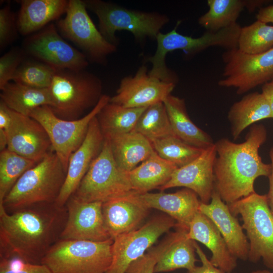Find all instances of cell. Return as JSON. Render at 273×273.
I'll use <instances>...</instances> for the list:
<instances>
[{
	"mask_svg": "<svg viewBox=\"0 0 273 273\" xmlns=\"http://www.w3.org/2000/svg\"><path fill=\"white\" fill-rule=\"evenodd\" d=\"M199 211L215 224L231 254L237 259L248 260L249 242L242 225L214 189L208 204L201 202Z\"/></svg>",
	"mask_w": 273,
	"mask_h": 273,
	"instance_id": "20",
	"label": "cell"
},
{
	"mask_svg": "<svg viewBox=\"0 0 273 273\" xmlns=\"http://www.w3.org/2000/svg\"><path fill=\"white\" fill-rule=\"evenodd\" d=\"M175 220L167 214L155 216L142 226L113 239L112 262L106 273H125L129 265L145 254L163 234L175 228Z\"/></svg>",
	"mask_w": 273,
	"mask_h": 273,
	"instance_id": "13",
	"label": "cell"
},
{
	"mask_svg": "<svg viewBox=\"0 0 273 273\" xmlns=\"http://www.w3.org/2000/svg\"><path fill=\"white\" fill-rule=\"evenodd\" d=\"M67 211L55 203L30 205L7 212L0 205V257L18 256L41 264L50 248L60 239Z\"/></svg>",
	"mask_w": 273,
	"mask_h": 273,
	"instance_id": "1",
	"label": "cell"
},
{
	"mask_svg": "<svg viewBox=\"0 0 273 273\" xmlns=\"http://www.w3.org/2000/svg\"><path fill=\"white\" fill-rule=\"evenodd\" d=\"M163 102L176 136L190 145L204 150L214 144L211 136L190 118L185 99L171 94Z\"/></svg>",
	"mask_w": 273,
	"mask_h": 273,
	"instance_id": "25",
	"label": "cell"
},
{
	"mask_svg": "<svg viewBox=\"0 0 273 273\" xmlns=\"http://www.w3.org/2000/svg\"><path fill=\"white\" fill-rule=\"evenodd\" d=\"M149 208L160 210L174 219L176 225L189 230L190 222L199 211L201 201L192 190L185 188L174 193L140 194Z\"/></svg>",
	"mask_w": 273,
	"mask_h": 273,
	"instance_id": "22",
	"label": "cell"
},
{
	"mask_svg": "<svg viewBox=\"0 0 273 273\" xmlns=\"http://www.w3.org/2000/svg\"><path fill=\"white\" fill-rule=\"evenodd\" d=\"M231 212L239 215L249 242L248 259L252 263L261 259L273 270V214L267 197L254 192L228 204Z\"/></svg>",
	"mask_w": 273,
	"mask_h": 273,
	"instance_id": "8",
	"label": "cell"
},
{
	"mask_svg": "<svg viewBox=\"0 0 273 273\" xmlns=\"http://www.w3.org/2000/svg\"><path fill=\"white\" fill-rule=\"evenodd\" d=\"M8 140L6 132L0 129V151H2L7 148Z\"/></svg>",
	"mask_w": 273,
	"mask_h": 273,
	"instance_id": "48",
	"label": "cell"
},
{
	"mask_svg": "<svg viewBox=\"0 0 273 273\" xmlns=\"http://www.w3.org/2000/svg\"><path fill=\"white\" fill-rule=\"evenodd\" d=\"M150 209L133 191L103 203L104 220L111 239L138 229Z\"/></svg>",
	"mask_w": 273,
	"mask_h": 273,
	"instance_id": "21",
	"label": "cell"
},
{
	"mask_svg": "<svg viewBox=\"0 0 273 273\" xmlns=\"http://www.w3.org/2000/svg\"><path fill=\"white\" fill-rule=\"evenodd\" d=\"M105 138L109 141L117 166L125 172L133 169L155 152L150 141L134 130Z\"/></svg>",
	"mask_w": 273,
	"mask_h": 273,
	"instance_id": "26",
	"label": "cell"
},
{
	"mask_svg": "<svg viewBox=\"0 0 273 273\" xmlns=\"http://www.w3.org/2000/svg\"><path fill=\"white\" fill-rule=\"evenodd\" d=\"M208 11L198 19L207 31H216L237 23L246 8V0H208Z\"/></svg>",
	"mask_w": 273,
	"mask_h": 273,
	"instance_id": "32",
	"label": "cell"
},
{
	"mask_svg": "<svg viewBox=\"0 0 273 273\" xmlns=\"http://www.w3.org/2000/svg\"><path fill=\"white\" fill-rule=\"evenodd\" d=\"M273 47V25L259 20L242 27L238 40L237 48L242 52L256 55Z\"/></svg>",
	"mask_w": 273,
	"mask_h": 273,
	"instance_id": "36",
	"label": "cell"
},
{
	"mask_svg": "<svg viewBox=\"0 0 273 273\" xmlns=\"http://www.w3.org/2000/svg\"><path fill=\"white\" fill-rule=\"evenodd\" d=\"M63 19L57 25L62 35L81 49L87 60L104 64L117 46L107 41L96 27L87 12L83 1L69 0Z\"/></svg>",
	"mask_w": 273,
	"mask_h": 273,
	"instance_id": "11",
	"label": "cell"
},
{
	"mask_svg": "<svg viewBox=\"0 0 273 273\" xmlns=\"http://www.w3.org/2000/svg\"><path fill=\"white\" fill-rule=\"evenodd\" d=\"M0 273H52L42 264L27 262L16 256H11L0 259Z\"/></svg>",
	"mask_w": 273,
	"mask_h": 273,
	"instance_id": "39",
	"label": "cell"
},
{
	"mask_svg": "<svg viewBox=\"0 0 273 273\" xmlns=\"http://www.w3.org/2000/svg\"><path fill=\"white\" fill-rule=\"evenodd\" d=\"M17 19L10 5H6L0 10V47L7 46L15 38L17 31Z\"/></svg>",
	"mask_w": 273,
	"mask_h": 273,
	"instance_id": "41",
	"label": "cell"
},
{
	"mask_svg": "<svg viewBox=\"0 0 273 273\" xmlns=\"http://www.w3.org/2000/svg\"><path fill=\"white\" fill-rule=\"evenodd\" d=\"M56 69L40 61L22 62L12 80L36 88H49Z\"/></svg>",
	"mask_w": 273,
	"mask_h": 273,
	"instance_id": "37",
	"label": "cell"
},
{
	"mask_svg": "<svg viewBox=\"0 0 273 273\" xmlns=\"http://www.w3.org/2000/svg\"><path fill=\"white\" fill-rule=\"evenodd\" d=\"M267 135L263 125L254 124L242 143H235L226 138L214 143V189L227 204L255 192V180L270 175V163L263 162L259 154Z\"/></svg>",
	"mask_w": 273,
	"mask_h": 273,
	"instance_id": "2",
	"label": "cell"
},
{
	"mask_svg": "<svg viewBox=\"0 0 273 273\" xmlns=\"http://www.w3.org/2000/svg\"><path fill=\"white\" fill-rule=\"evenodd\" d=\"M133 130L150 142L174 134L163 102L148 107L140 117Z\"/></svg>",
	"mask_w": 273,
	"mask_h": 273,
	"instance_id": "33",
	"label": "cell"
},
{
	"mask_svg": "<svg viewBox=\"0 0 273 273\" xmlns=\"http://www.w3.org/2000/svg\"><path fill=\"white\" fill-rule=\"evenodd\" d=\"M175 231L168 235L166 249L156 264L154 273L168 272L185 268L190 270L195 266V241L188 237V230L175 225Z\"/></svg>",
	"mask_w": 273,
	"mask_h": 273,
	"instance_id": "27",
	"label": "cell"
},
{
	"mask_svg": "<svg viewBox=\"0 0 273 273\" xmlns=\"http://www.w3.org/2000/svg\"><path fill=\"white\" fill-rule=\"evenodd\" d=\"M113 239L102 242L60 239L41 264L52 273H106L112 262Z\"/></svg>",
	"mask_w": 273,
	"mask_h": 273,
	"instance_id": "7",
	"label": "cell"
},
{
	"mask_svg": "<svg viewBox=\"0 0 273 273\" xmlns=\"http://www.w3.org/2000/svg\"><path fill=\"white\" fill-rule=\"evenodd\" d=\"M1 90V101L11 110L24 115L30 116L36 109L52 105L49 88H36L13 81Z\"/></svg>",
	"mask_w": 273,
	"mask_h": 273,
	"instance_id": "30",
	"label": "cell"
},
{
	"mask_svg": "<svg viewBox=\"0 0 273 273\" xmlns=\"http://www.w3.org/2000/svg\"><path fill=\"white\" fill-rule=\"evenodd\" d=\"M180 23L170 31L160 32L156 39L157 48L155 53L148 58L152 64L149 70L150 76L162 81L176 84L178 78L176 74L166 64L167 54L181 50L188 55H193L211 47H219L228 50L237 48L238 40L241 27L236 23L216 31H207L199 37H192L179 33L176 29Z\"/></svg>",
	"mask_w": 273,
	"mask_h": 273,
	"instance_id": "5",
	"label": "cell"
},
{
	"mask_svg": "<svg viewBox=\"0 0 273 273\" xmlns=\"http://www.w3.org/2000/svg\"><path fill=\"white\" fill-rule=\"evenodd\" d=\"M102 83L96 75L84 70H56L49 87L50 108L59 118L78 119L93 109L102 96Z\"/></svg>",
	"mask_w": 273,
	"mask_h": 273,
	"instance_id": "6",
	"label": "cell"
},
{
	"mask_svg": "<svg viewBox=\"0 0 273 273\" xmlns=\"http://www.w3.org/2000/svg\"><path fill=\"white\" fill-rule=\"evenodd\" d=\"M132 191L127 172L117 166L109 141L105 138L100 153L72 196L83 202L104 203Z\"/></svg>",
	"mask_w": 273,
	"mask_h": 273,
	"instance_id": "9",
	"label": "cell"
},
{
	"mask_svg": "<svg viewBox=\"0 0 273 273\" xmlns=\"http://www.w3.org/2000/svg\"><path fill=\"white\" fill-rule=\"evenodd\" d=\"M156 153L162 158L184 166L198 157L205 150L184 142L175 134L150 142Z\"/></svg>",
	"mask_w": 273,
	"mask_h": 273,
	"instance_id": "34",
	"label": "cell"
},
{
	"mask_svg": "<svg viewBox=\"0 0 273 273\" xmlns=\"http://www.w3.org/2000/svg\"><path fill=\"white\" fill-rule=\"evenodd\" d=\"M273 79V78H272Z\"/></svg>",
	"mask_w": 273,
	"mask_h": 273,
	"instance_id": "50",
	"label": "cell"
},
{
	"mask_svg": "<svg viewBox=\"0 0 273 273\" xmlns=\"http://www.w3.org/2000/svg\"><path fill=\"white\" fill-rule=\"evenodd\" d=\"M17 18L18 32L27 35L43 28L66 13L68 1L22 0Z\"/></svg>",
	"mask_w": 273,
	"mask_h": 273,
	"instance_id": "24",
	"label": "cell"
},
{
	"mask_svg": "<svg viewBox=\"0 0 273 273\" xmlns=\"http://www.w3.org/2000/svg\"><path fill=\"white\" fill-rule=\"evenodd\" d=\"M256 17L257 20L265 23H273V5L260 8Z\"/></svg>",
	"mask_w": 273,
	"mask_h": 273,
	"instance_id": "45",
	"label": "cell"
},
{
	"mask_svg": "<svg viewBox=\"0 0 273 273\" xmlns=\"http://www.w3.org/2000/svg\"><path fill=\"white\" fill-rule=\"evenodd\" d=\"M66 174L52 150L20 177L0 205L11 213L32 205L55 203Z\"/></svg>",
	"mask_w": 273,
	"mask_h": 273,
	"instance_id": "3",
	"label": "cell"
},
{
	"mask_svg": "<svg viewBox=\"0 0 273 273\" xmlns=\"http://www.w3.org/2000/svg\"><path fill=\"white\" fill-rule=\"evenodd\" d=\"M271 118L269 103L261 93L253 92L245 95L230 107L228 119L234 140L239 138L248 127L258 121Z\"/></svg>",
	"mask_w": 273,
	"mask_h": 273,
	"instance_id": "28",
	"label": "cell"
},
{
	"mask_svg": "<svg viewBox=\"0 0 273 273\" xmlns=\"http://www.w3.org/2000/svg\"><path fill=\"white\" fill-rule=\"evenodd\" d=\"M11 120L9 108L0 101V129L6 131Z\"/></svg>",
	"mask_w": 273,
	"mask_h": 273,
	"instance_id": "43",
	"label": "cell"
},
{
	"mask_svg": "<svg viewBox=\"0 0 273 273\" xmlns=\"http://www.w3.org/2000/svg\"><path fill=\"white\" fill-rule=\"evenodd\" d=\"M9 111L11 120L6 131L7 149L38 162L53 150L47 131L32 117L17 113L10 108Z\"/></svg>",
	"mask_w": 273,
	"mask_h": 273,
	"instance_id": "17",
	"label": "cell"
},
{
	"mask_svg": "<svg viewBox=\"0 0 273 273\" xmlns=\"http://www.w3.org/2000/svg\"><path fill=\"white\" fill-rule=\"evenodd\" d=\"M105 138L96 116L89 124L83 142L69 158L66 178L55 203L57 206L65 207L92 162L100 153Z\"/></svg>",
	"mask_w": 273,
	"mask_h": 273,
	"instance_id": "18",
	"label": "cell"
},
{
	"mask_svg": "<svg viewBox=\"0 0 273 273\" xmlns=\"http://www.w3.org/2000/svg\"><path fill=\"white\" fill-rule=\"evenodd\" d=\"M196 252L198 254L201 265L195 266L193 268L188 270L187 273H225L219 268L213 265L201 247L196 242L195 243Z\"/></svg>",
	"mask_w": 273,
	"mask_h": 273,
	"instance_id": "42",
	"label": "cell"
},
{
	"mask_svg": "<svg viewBox=\"0 0 273 273\" xmlns=\"http://www.w3.org/2000/svg\"><path fill=\"white\" fill-rule=\"evenodd\" d=\"M38 162L7 148L0 152V204L20 177Z\"/></svg>",
	"mask_w": 273,
	"mask_h": 273,
	"instance_id": "35",
	"label": "cell"
},
{
	"mask_svg": "<svg viewBox=\"0 0 273 273\" xmlns=\"http://www.w3.org/2000/svg\"><path fill=\"white\" fill-rule=\"evenodd\" d=\"M175 85L150 76L147 67L143 65L133 75L121 79L109 102L127 108L148 107L163 102Z\"/></svg>",
	"mask_w": 273,
	"mask_h": 273,
	"instance_id": "15",
	"label": "cell"
},
{
	"mask_svg": "<svg viewBox=\"0 0 273 273\" xmlns=\"http://www.w3.org/2000/svg\"><path fill=\"white\" fill-rule=\"evenodd\" d=\"M110 99L109 96L103 95L90 111L77 120L61 119L48 106L40 107L30 114V117L38 121L45 129L53 150L66 171L69 158L83 142L90 122L109 102Z\"/></svg>",
	"mask_w": 273,
	"mask_h": 273,
	"instance_id": "10",
	"label": "cell"
},
{
	"mask_svg": "<svg viewBox=\"0 0 273 273\" xmlns=\"http://www.w3.org/2000/svg\"><path fill=\"white\" fill-rule=\"evenodd\" d=\"M101 202H83L71 196L65 204L67 220L60 239L102 242L111 239L105 224Z\"/></svg>",
	"mask_w": 273,
	"mask_h": 273,
	"instance_id": "16",
	"label": "cell"
},
{
	"mask_svg": "<svg viewBox=\"0 0 273 273\" xmlns=\"http://www.w3.org/2000/svg\"><path fill=\"white\" fill-rule=\"evenodd\" d=\"M224 64L223 78L219 86L234 87L238 95L244 94L273 78V47L263 53L250 55L238 48L222 55Z\"/></svg>",
	"mask_w": 273,
	"mask_h": 273,
	"instance_id": "12",
	"label": "cell"
},
{
	"mask_svg": "<svg viewBox=\"0 0 273 273\" xmlns=\"http://www.w3.org/2000/svg\"><path fill=\"white\" fill-rule=\"evenodd\" d=\"M189 239L205 245L211 252V263L225 273H232L237 266V259L229 251L219 231L213 222L199 211L190 223Z\"/></svg>",
	"mask_w": 273,
	"mask_h": 273,
	"instance_id": "23",
	"label": "cell"
},
{
	"mask_svg": "<svg viewBox=\"0 0 273 273\" xmlns=\"http://www.w3.org/2000/svg\"><path fill=\"white\" fill-rule=\"evenodd\" d=\"M267 2L264 0H246V8L249 12H252L256 9L262 6Z\"/></svg>",
	"mask_w": 273,
	"mask_h": 273,
	"instance_id": "47",
	"label": "cell"
},
{
	"mask_svg": "<svg viewBox=\"0 0 273 273\" xmlns=\"http://www.w3.org/2000/svg\"><path fill=\"white\" fill-rule=\"evenodd\" d=\"M168 241L167 236L159 245L132 262L125 273H154L155 265L166 249Z\"/></svg>",
	"mask_w": 273,
	"mask_h": 273,
	"instance_id": "38",
	"label": "cell"
},
{
	"mask_svg": "<svg viewBox=\"0 0 273 273\" xmlns=\"http://www.w3.org/2000/svg\"><path fill=\"white\" fill-rule=\"evenodd\" d=\"M24 54L22 50L13 49L0 58V89H2L12 78L23 62Z\"/></svg>",
	"mask_w": 273,
	"mask_h": 273,
	"instance_id": "40",
	"label": "cell"
},
{
	"mask_svg": "<svg viewBox=\"0 0 273 273\" xmlns=\"http://www.w3.org/2000/svg\"><path fill=\"white\" fill-rule=\"evenodd\" d=\"M248 273H273V270H269L267 269H258L253 270Z\"/></svg>",
	"mask_w": 273,
	"mask_h": 273,
	"instance_id": "49",
	"label": "cell"
},
{
	"mask_svg": "<svg viewBox=\"0 0 273 273\" xmlns=\"http://www.w3.org/2000/svg\"><path fill=\"white\" fill-rule=\"evenodd\" d=\"M269 154L271 161V170L270 175L268 177L269 179V190L268 193L266 195L269 207L273 214V147L270 148Z\"/></svg>",
	"mask_w": 273,
	"mask_h": 273,
	"instance_id": "44",
	"label": "cell"
},
{
	"mask_svg": "<svg viewBox=\"0 0 273 273\" xmlns=\"http://www.w3.org/2000/svg\"><path fill=\"white\" fill-rule=\"evenodd\" d=\"M261 93L267 100L271 111V118H273V79L263 84Z\"/></svg>",
	"mask_w": 273,
	"mask_h": 273,
	"instance_id": "46",
	"label": "cell"
},
{
	"mask_svg": "<svg viewBox=\"0 0 273 273\" xmlns=\"http://www.w3.org/2000/svg\"><path fill=\"white\" fill-rule=\"evenodd\" d=\"M25 48L30 55L56 70L81 71L88 65L85 54L67 42L53 23L30 36Z\"/></svg>",
	"mask_w": 273,
	"mask_h": 273,
	"instance_id": "14",
	"label": "cell"
},
{
	"mask_svg": "<svg viewBox=\"0 0 273 273\" xmlns=\"http://www.w3.org/2000/svg\"><path fill=\"white\" fill-rule=\"evenodd\" d=\"M177 168L175 164L162 158L155 152L127 172L131 189L139 194L160 189L169 181Z\"/></svg>",
	"mask_w": 273,
	"mask_h": 273,
	"instance_id": "29",
	"label": "cell"
},
{
	"mask_svg": "<svg viewBox=\"0 0 273 273\" xmlns=\"http://www.w3.org/2000/svg\"><path fill=\"white\" fill-rule=\"evenodd\" d=\"M147 108H127L109 102L96 116L104 138L133 130L140 117Z\"/></svg>",
	"mask_w": 273,
	"mask_h": 273,
	"instance_id": "31",
	"label": "cell"
},
{
	"mask_svg": "<svg viewBox=\"0 0 273 273\" xmlns=\"http://www.w3.org/2000/svg\"><path fill=\"white\" fill-rule=\"evenodd\" d=\"M216 156L214 144L189 164L177 168L169 181L159 190L163 191L183 187L194 191L202 203L208 204L214 191L213 165Z\"/></svg>",
	"mask_w": 273,
	"mask_h": 273,
	"instance_id": "19",
	"label": "cell"
},
{
	"mask_svg": "<svg viewBox=\"0 0 273 273\" xmlns=\"http://www.w3.org/2000/svg\"><path fill=\"white\" fill-rule=\"evenodd\" d=\"M87 9L98 19V29L109 42L117 46L119 38L116 32L127 31L136 42L147 38L156 40L162 28L169 21V17L156 12H145L125 8L101 0L83 1Z\"/></svg>",
	"mask_w": 273,
	"mask_h": 273,
	"instance_id": "4",
	"label": "cell"
}]
</instances>
